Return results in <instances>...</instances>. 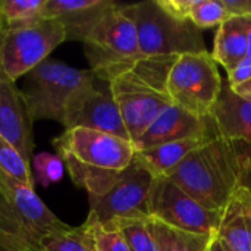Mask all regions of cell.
Returning a JSON list of instances; mask_svg holds the SVG:
<instances>
[{"label": "cell", "mask_w": 251, "mask_h": 251, "mask_svg": "<svg viewBox=\"0 0 251 251\" xmlns=\"http://www.w3.org/2000/svg\"><path fill=\"white\" fill-rule=\"evenodd\" d=\"M250 165L251 146L219 135L187 156L166 178L204 207L222 212Z\"/></svg>", "instance_id": "obj_1"}, {"label": "cell", "mask_w": 251, "mask_h": 251, "mask_svg": "<svg viewBox=\"0 0 251 251\" xmlns=\"http://www.w3.org/2000/svg\"><path fill=\"white\" fill-rule=\"evenodd\" d=\"M53 147L74 184L88 197L104 194L135 157L132 141L85 128L65 129L53 138Z\"/></svg>", "instance_id": "obj_2"}, {"label": "cell", "mask_w": 251, "mask_h": 251, "mask_svg": "<svg viewBox=\"0 0 251 251\" xmlns=\"http://www.w3.org/2000/svg\"><path fill=\"white\" fill-rule=\"evenodd\" d=\"M68 228L34 187L0 171V251H40L44 238Z\"/></svg>", "instance_id": "obj_3"}, {"label": "cell", "mask_w": 251, "mask_h": 251, "mask_svg": "<svg viewBox=\"0 0 251 251\" xmlns=\"http://www.w3.org/2000/svg\"><path fill=\"white\" fill-rule=\"evenodd\" d=\"M137 28L141 56H181L207 51L203 31L191 21L172 16L157 0L125 4Z\"/></svg>", "instance_id": "obj_4"}, {"label": "cell", "mask_w": 251, "mask_h": 251, "mask_svg": "<svg viewBox=\"0 0 251 251\" xmlns=\"http://www.w3.org/2000/svg\"><path fill=\"white\" fill-rule=\"evenodd\" d=\"M82 46L93 74L103 82L116 71L143 57L135 24L122 3H116L103 15Z\"/></svg>", "instance_id": "obj_5"}, {"label": "cell", "mask_w": 251, "mask_h": 251, "mask_svg": "<svg viewBox=\"0 0 251 251\" xmlns=\"http://www.w3.org/2000/svg\"><path fill=\"white\" fill-rule=\"evenodd\" d=\"M96 75L91 69H78L56 60H44L26 74L22 90L32 121L62 122L65 107L72 96L84 87L93 85Z\"/></svg>", "instance_id": "obj_6"}, {"label": "cell", "mask_w": 251, "mask_h": 251, "mask_svg": "<svg viewBox=\"0 0 251 251\" xmlns=\"http://www.w3.org/2000/svg\"><path fill=\"white\" fill-rule=\"evenodd\" d=\"M66 41L63 26L54 19L0 29V76L16 82Z\"/></svg>", "instance_id": "obj_7"}, {"label": "cell", "mask_w": 251, "mask_h": 251, "mask_svg": "<svg viewBox=\"0 0 251 251\" xmlns=\"http://www.w3.org/2000/svg\"><path fill=\"white\" fill-rule=\"evenodd\" d=\"M222 84L224 78L212 53L181 54L169 74L168 96L181 109L199 118H207L218 101Z\"/></svg>", "instance_id": "obj_8"}, {"label": "cell", "mask_w": 251, "mask_h": 251, "mask_svg": "<svg viewBox=\"0 0 251 251\" xmlns=\"http://www.w3.org/2000/svg\"><path fill=\"white\" fill-rule=\"evenodd\" d=\"M106 84L119 107L132 143L168 106L172 104L168 93L159 90L140 71L137 60L116 71Z\"/></svg>", "instance_id": "obj_9"}, {"label": "cell", "mask_w": 251, "mask_h": 251, "mask_svg": "<svg viewBox=\"0 0 251 251\" xmlns=\"http://www.w3.org/2000/svg\"><path fill=\"white\" fill-rule=\"evenodd\" d=\"M149 213L175 229L207 237H216L222 218V212L204 207L166 176L153 179Z\"/></svg>", "instance_id": "obj_10"}, {"label": "cell", "mask_w": 251, "mask_h": 251, "mask_svg": "<svg viewBox=\"0 0 251 251\" xmlns=\"http://www.w3.org/2000/svg\"><path fill=\"white\" fill-rule=\"evenodd\" d=\"M153 175L134 157L116 182L101 196L88 197L87 222L110 224L116 219L149 218V196Z\"/></svg>", "instance_id": "obj_11"}, {"label": "cell", "mask_w": 251, "mask_h": 251, "mask_svg": "<svg viewBox=\"0 0 251 251\" xmlns=\"http://www.w3.org/2000/svg\"><path fill=\"white\" fill-rule=\"evenodd\" d=\"M60 125L65 129L85 128L131 141L119 107L109 88L103 91L96 84L84 87L72 96L65 107Z\"/></svg>", "instance_id": "obj_12"}, {"label": "cell", "mask_w": 251, "mask_h": 251, "mask_svg": "<svg viewBox=\"0 0 251 251\" xmlns=\"http://www.w3.org/2000/svg\"><path fill=\"white\" fill-rule=\"evenodd\" d=\"M219 135L212 116L199 118L176 104L168 106L134 141L135 151L191 137Z\"/></svg>", "instance_id": "obj_13"}, {"label": "cell", "mask_w": 251, "mask_h": 251, "mask_svg": "<svg viewBox=\"0 0 251 251\" xmlns=\"http://www.w3.org/2000/svg\"><path fill=\"white\" fill-rule=\"evenodd\" d=\"M32 118L22 90L15 82L0 76V135L6 138L31 165L34 138Z\"/></svg>", "instance_id": "obj_14"}, {"label": "cell", "mask_w": 251, "mask_h": 251, "mask_svg": "<svg viewBox=\"0 0 251 251\" xmlns=\"http://www.w3.org/2000/svg\"><path fill=\"white\" fill-rule=\"evenodd\" d=\"M118 1L113 0H46L43 18L57 21L66 34V41H84L103 15Z\"/></svg>", "instance_id": "obj_15"}, {"label": "cell", "mask_w": 251, "mask_h": 251, "mask_svg": "<svg viewBox=\"0 0 251 251\" xmlns=\"http://www.w3.org/2000/svg\"><path fill=\"white\" fill-rule=\"evenodd\" d=\"M216 238L232 251H251V191L240 185L222 210Z\"/></svg>", "instance_id": "obj_16"}, {"label": "cell", "mask_w": 251, "mask_h": 251, "mask_svg": "<svg viewBox=\"0 0 251 251\" xmlns=\"http://www.w3.org/2000/svg\"><path fill=\"white\" fill-rule=\"evenodd\" d=\"M210 116L221 137L251 146V101L238 96L226 79Z\"/></svg>", "instance_id": "obj_17"}, {"label": "cell", "mask_w": 251, "mask_h": 251, "mask_svg": "<svg viewBox=\"0 0 251 251\" xmlns=\"http://www.w3.org/2000/svg\"><path fill=\"white\" fill-rule=\"evenodd\" d=\"M216 137L219 135L191 137L159 144L146 150L135 151V159L153 175V178L168 176L187 156Z\"/></svg>", "instance_id": "obj_18"}, {"label": "cell", "mask_w": 251, "mask_h": 251, "mask_svg": "<svg viewBox=\"0 0 251 251\" xmlns=\"http://www.w3.org/2000/svg\"><path fill=\"white\" fill-rule=\"evenodd\" d=\"M212 57L224 66L226 72L232 71L244 57H247V24L246 18L231 16L216 32Z\"/></svg>", "instance_id": "obj_19"}, {"label": "cell", "mask_w": 251, "mask_h": 251, "mask_svg": "<svg viewBox=\"0 0 251 251\" xmlns=\"http://www.w3.org/2000/svg\"><path fill=\"white\" fill-rule=\"evenodd\" d=\"M149 229L156 244V251H207L215 237L191 234L175 229L154 218L147 219Z\"/></svg>", "instance_id": "obj_20"}, {"label": "cell", "mask_w": 251, "mask_h": 251, "mask_svg": "<svg viewBox=\"0 0 251 251\" xmlns=\"http://www.w3.org/2000/svg\"><path fill=\"white\" fill-rule=\"evenodd\" d=\"M46 0H0V29L16 28L43 19Z\"/></svg>", "instance_id": "obj_21"}, {"label": "cell", "mask_w": 251, "mask_h": 251, "mask_svg": "<svg viewBox=\"0 0 251 251\" xmlns=\"http://www.w3.org/2000/svg\"><path fill=\"white\" fill-rule=\"evenodd\" d=\"M149 218L116 219L109 225L115 226L122 234L131 251H156L154 240L147 225Z\"/></svg>", "instance_id": "obj_22"}, {"label": "cell", "mask_w": 251, "mask_h": 251, "mask_svg": "<svg viewBox=\"0 0 251 251\" xmlns=\"http://www.w3.org/2000/svg\"><path fill=\"white\" fill-rule=\"evenodd\" d=\"M40 251H94L91 241L81 226H69L65 231L54 232L44 238Z\"/></svg>", "instance_id": "obj_23"}, {"label": "cell", "mask_w": 251, "mask_h": 251, "mask_svg": "<svg viewBox=\"0 0 251 251\" xmlns=\"http://www.w3.org/2000/svg\"><path fill=\"white\" fill-rule=\"evenodd\" d=\"M85 229L94 251H131L122 234L109 224L84 222Z\"/></svg>", "instance_id": "obj_24"}, {"label": "cell", "mask_w": 251, "mask_h": 251, "mask_svg": "<svg viewBox=\"0 0 251 251\" xmlns=\"http://www.w3.org/2000/svg\"><path fill=\"white\" fill-rule=\"evenodd\" d=\"M0 171L25 185L34 187L31 165L26 163L21 156V153L1 135H0Z\"/></svg>", "instance_id": "obj_25"}, {"label": "cell", "mask_w": 251, "mask_h": 251, "mask_svg": "<svg viewBox=\"0 0 251 251\" xmlns=\"http://www.w3.org/2000/svg\"><path fill=\"white\" fill-rule=\"evenodd\" d=\"M31 165L34 169L32 181L34 187L41 185L44 188L59 182L65 174V165L57 154L53 153H37L31 159Z\"/></svg>", "instance_id": "obj_26"}, {"label": "cell", "mask_w": 251, "mask_h": 251, "mask_svg": "<svg viewBox=\"0 0 251 251\" xmlns=\"http://www.w3.org/2000/svg\"><path fill=\"white\" fill-rule=\"evenodd\" d=\"M231 18L222 0H197L191 13L190 21L199 29H207L221 26Z\"/></svg>", "instance_id": "obj_27"}, {"label": "cell", "mask_w": 251, "mask_h": 251, "mask_svg": "<svg viewBox=\"0 0 251 251\" xmlns=\"http://www.w3.org/2000/svg\"><path fill=\"white\" fill-rule=\"evenodd\" d=\"M197 0H157L162 9L178 19L190 21V13Z\"/></svg>", "instance_id": "obj_28"}, {"label": "cell", "mask_w": 251, "mask_h": 251, "mask_svg": "<svg viewBox=\"0 0 251 251\" xmlns=\"http://www.w3.org/2000/svg\"><path fill=\"white\" fill-rule=\"evenodd\" d=\"M228 74V84L231 87H237V85H241L247 81L251 79V57L247 56L244 57L232 71L226 72Z\"/></svg>", "instance_id": "obj_29"}, {"label": "cell", "mask_w": 251, "mask_h": 251, "mask_svg": "<svg viewBox=\"0 0 251 251\" xmlns=\"http://www.w3.org/2000/svg\"><path fill=\"white\" fill-rule=\"evenodd\" d=\"M231 16H251V0H222Z\"/></svg>", "instance_id": "obj_30"}, {"label": "cell", "mask_w": 251, "mask_h": 251, "mask_svg": "<svg viewBox=\"0 0 251 251\" xmlns=\"http://www.w3.org/2000/svg\"><path fill=\"white\" fill-rule=\"evenodd\" d=\"M232 90H234L238 96H241L243 99L251 101V79L250 81H247V82H244V84H241V85L232 87Z\"/></svg>", "instance_id": "obj_31"}, {"label": "cell", "mask_w": 251, "mask_h": 251, "mask_svg": "<svg viewBox=\"0 0 251 251\" xmlns=\"http://www.w3.org/2000/svg\"><path fill=\"white\" fill-rule=\"evenodd\" d=\"M247 24V56L251 57V16H246Z\"/></svg>", "instance_id": "obj_32"}, {"label": "cell", "mask_w": 251, "mask_h": 251, "mask_svg": "<svg viewBox=\"0 0 251 251\" xmlns=\"http://www.w3.org/2000/svg\"><path fill=\"white\" fill-rule=\"evenodd\" d=\"M207 251H225L224 250V247H222V244L219 243V240L215 237L212 241H210V244H209V249Z\"/></svg>", "instance_id": "obj_33"}, {"label": "cell", "mask_w": 251, "mask_h": 251, "mask_svg": "<svg viewBox=\"0 0 251 251\" xmlns=\"http://www.w3.org/2000/svg\"><path fill=\"white\" fill-rule=\"evenodd\" d=\"M241 185L247 187V188L251 191V165H250L249 172H247V174H246V176H244V181H243V184H241Z\"/></svg>", "instance_id": "obj_34"}, {"label": "cell", "mask_w": 251, "mask_h": 251, "mask_svg": "<svg viewBox=\"0 0 251 251\" xmlns=\"http://www.w3.org/2000/svg\"><path fill=\"white\" fill-rule=\"evenodd\" d=\"M219 243H221V241H219ZM222 247H224V250H225V251H232V250H229L228 247H225V246H222Z\"/></svg>", "instance_id": "obj_35"}]
</instances>
